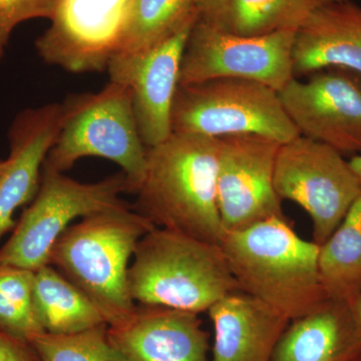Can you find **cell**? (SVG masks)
Wrapping results in <instances>:
<instances>
[{
  "instance_id": "5",
  "label": "cell",
  "mask_w": 361,
  "mask_h": 361,
  "mask_svg": "<svg viewBox=\"0 0 361 361\" xmlns=\"http://www.w3.org/2000/svg\"><path fill=\"white\" fill-rule=\"evenodd\" d=\"M133 109L132 90L110 82L96 94L71 96L63 103V122L42 169L63 173L85 157H99L122 168L137 191L147 167Z\"/></svg>"
},
{
  "instance_id": "3",
  "label": "cell",
  "mask_w": 361,
  "mask_h": 361,
  "mask_svg": "<svg viewBox=\"0 0 361 361\" xmlns=\"http://www.w3.org/2000/svg\"><path fill=\"white\" fill-rule=\"evenodd\" d=\"M155 227L128 203L92 214L61 235L49 264L85 294L108 326H116L137 307L128 282L130 260L137 242Z\"/></svg>"
},
{
  "instance_id": "23",
  "label": "cell",
  "mask_w": 361,
  "mask_h": 361,
  "mask_svg": "<svg viewBox=\"0 0 361 361\" xmlns=\"http://www.w3.org/2000/svg\"><path fill=\"white\" fill-rule=\"evenodd\" d=\"M35 271L0 264V330L27 342L44 334L33 301Z\"/></svg>"
},
{
  "instance_id": "12",
  "label": "cell",
  "mask_w": 361,
  "mask_h": 361,
  "mask_svg": "<svg viewBox=\"0 0 361 361\" xmlns=\"http://www.w3.org/2000/svg\"><path fill=\"white\" fill-rule=\"evenodd\" d=\"M130 0H59L51 25L35 42L47 65L68 73L108 70L118 52Z\"/></svg>"
},
{
  "instance_id": "24",
  "label": "cell",
  "mask_w": 361,
  "mask_h": 361,
  "mask_svg": "<svg viewBox=\"0 0 361 361\" xmlns=\"http://www.w3.org/2000/svg\"><path fill=\"white\" fill-rule=\"evenodd\" d=\"M30 343L40 361H126L111 343L106 323L75 334L44 332Z\"/></svg>"
},
{
  "instance_id": "2",
  "label": "cell",
  "mask_w": 361,
  "mask_h": 361,
  "mask_svg": "<svg viewBox=\"0 0 361 361\" xmlns=\"http://www.w3.org/2000/svg\"><path fill=\"white\" fill-rule=\"evenodd\" d=\"M221 247L239 290L288 319L329 298L318 266L320 245L301 238L286 218L226 232Z\"/></svg>"
},
{
  "instance_id": "29",
  "label": "cell",
  "mask_w": 361,
  "mask_h": 361,
  "mask_svg": "<svg viewBox=\"0 0 361 361\" xmlns=\"http://www.w3.org/2000/svg\"><path fill=\"white\" fill-rule=\"evenodd\" d=\"M4 165H6V160L0 161V171L2 170V168L4 167Z\"/></svg>"
},
{
  "instance_id": "30",
  "label": "cell",
  "mask_w": 361,
  "mask_h": 361,
  "mask_svg": "<svg viewBox=\"0 0 361 361\" xmlns=\"http://www.w3.org/2000/svg\"><path fill=\"white\" fill-rule=\"evenodd\" d=\"M355 361H361V349L360 353H358L357 357L355 358Z\"/></svg>"
},
{
  "instance_id": "10",
  "label": "cell",
  "mask_w": 361,
  "mask_h": 361,
  "mask_svg": "<svg viewBox=\"0 0 361 361\" xmlns=\"http://www.w3.org/2000/svg\"><path fill=\"white\" fill-rule=\"evenodd\" d=\"M280 146L281 142L257 134L220 137L217 201L225 233L286 218L274 187Z\"/></svg>"
},
{
  "instance_id": "9",
  "label": "cell",
  "mask_w": 361,
  "mask_h": 361,
  "mask_svg": "<svg viewBox=\"0 0 361 361\" xmlns=\"http://www.w3.org/2000/svg\"><path fill=\"white\" fill-rule=\"evenodd\" d=\"M295 32L245 37L221 30L197 16L183 54L180 85L243 78L279 92L295 78L292 61Z\"/></svg>"
},
{
  "instance_id": "16",
  "label": "cell",
  "mask_w": 361,
  "mask_h": 361,
  "mask_svg": "<svg viewBox=\"0 0 361 361\" xmlns=\"http://www.w3.org/2000/svg\"><path fill=\"white\" fill-rule=\"evenodd\" d=\"M214 329L212 361H272L291 320L242 291L208 310Z\"/></svg>"
},
{
  "instance_id": "13",
  "label": "cell",
  "mask_w": 361,
  "mask_h": 361,
  "mask_svg": "<svg viewBox=\"0 0 361 361\" xmlns=\"http://www.w3.org/2000/svg\"><path fill=\"white\" fill-rule=\"evenodd\" d=\"M196 20L153 49L139 54H116L109 63L110 82L132 90L135 123L147 149L172 134V108L180 84V63Z\"/></svg>"
},
{
  "instance_id": "1",
  "label": "cell",
  "mask_w": 361,
  "mask_h": 361,
  "mask_svg": "<svg viewBox=\"0 0 361 361\" xmlns=\"http://www.w3.org/2000/svg\"><path fill=\"white\" fill-rule=\"evenodd\" d=\"M219 139L172 133L147 149L133 208L156 227L219 244L225 231L217 201Z\"/></svg>"
},
{
  "instance_id": "17",
  "label": "cell",
  "mask_w": 361,
  "mask_h": 361,
  "mask_svg": "<svg viewBox=\"0 0 361 361\" xmlns=\"http://www.w3.org/2000/svg\"><path fill=\"white\" fill-rule=\"evenodd\" d=\"M292 61L295 78L336 68L361 75V7L337 2L311 13L296 30Z\"/></svg>"
},
{
  "instance_id": "8",
  "label": "cell",
  "mask_w": 361,
  "mask_h": 361,
  "mask_svg": "<svg viewBox=\"0 0 361 361\" xmlns=\"http://www.w3.org/2000/svg\"><path fill=\"white\" fill-rule=\"evenodd\" d=\"M274 187L282 202H294L310 215L312 241L318 245L334 234L361 195V183L349 161L303 135L280 146Z\"/></svg>"
},
{
  "instance_id": "15",
  "label": "cell",
  "mask_w": 361,
  "mask_h": 361,
  "mask_svg": "<svg viewBox=\"0 0 361 361\" xmlns=\"http://www.w3.org/2000/svg\"><path fill=\"white\" fill-rule=\"evenodd\" d=\"M109 336L126 361H209V334L197 313L137 304Z\"/></svg>"
},
{
  "instance_id": "20",
  "label": "cell",
  "mask_w": 361,
  "mask_h": 361,
  "mask_svg": "<svg viewBox=\"0 0 361 361\" xmlns=\"http://www.w3.org/2000/svg\"><path fill=\"white\" fill-rule=\"evenodd\" d=\"M33 301L47 334H75L106 323L85 294L51 264L35 271Z\"/></svg>"
},
{
  "instance_id": "25",
  "label": "cell",
  "mask_w": 361,
  "mask_h": 361,
  "mask_svg": "<svg viewBox=\"0 0 361 361\" xmlns=\"http://www.w3.org/2000/svg\"><path fill=\"white\" fill-rule=\"evenodd\" d=\"M59 0H0V61L14 28L33 18L51 20Z\"/></svg>"
},
{
  "instance_id": "22",
  "label": "cell",
  "mask_w": 361,
  "mask_h": 361,
  "mask_svg": "<svg viewBox=\"0 0 361 361\" xmlns=\"http://www.w3.org/2000/svg\"><path fill=\"white\" fill-rule=\"evenodd\" d=\"M197 16L194 0H130L116 54L153 49Z\"/></svg>"
},
{
  "instance_id": "21",
  "label": "cell",
  "mask_w": 361,
  "mask_h": 361,
  "mask_svg": "<svg viewBox=\"0 0 361 361\" xmlns=\"http://www.w3.org/2000/svg\"><path fill=\"white\" fill-rule=\"evenodd\" d=\"M318 266L327 297L355 305L361 296V195L320 245Z\"/></svg>"
},
{
  "instance_id": "6",
  "label": "cell",
  "mask_w": 361,
  "mask_h": 361,
  "mask_svg": "<svg viewBox=\"0 0 361 361\" xmlns=\"http://www.w3.org/2000/svg\"><path fill=\"white\" fill-rule=\"evenodd\" d=\"M172 133L216 139L257 134L281 144L300 135L277 90L233 78L179 84L173 103Z\"/></svg>"
},
{
  "instance_id": "4",
  "label": "cell",
  "mask_w": 361,
  "mask_h": 361,
  "mask_svg": "<svg viewBox=\"0 0 361 361\" xmlns=\"http://www.w3.org/2000/svg\"><path fill=\"white\" fill-rule=\"evenodd\" d=\"M128 282L135 304L197 313L240 291L219 244L155 227L135 246Z\"/></svg>"
},
{
  "instance_id": "27",
  "label": "cell",
  "mask_w": 361,
  "mask_h": 361,
  "mask_svg": "<svg viewBox=\"0 0 361 361\" xmlns=\"http://www.w3.org/2000/svg\"><path fill=\"white\" fill-rule=\"evenodd\" d=\"M349 164H350V167L353 168V172L355 173L356 177L358 178L361 183V154L353 156L349 160Z\"/></svg>"
},
{
  "instance_id": "31",
  "label": "cell",
  "mask_w": 361,
  "mask_h": 361,
  "mask_svg": "<svg viewBox=\"0 0 361 361\" xmlns=\"http://www.w3.org/2000/svg\"><path fill=\"white\" fill-rule=\"evenodd\" d=\"M195 4H196V6H198V4H200V2L203 1V0H194Z\"/></svg>"
},
{
  "instance_id": "19",
  "label": "cell",
  "mask_w": 361,
  "mask_h": 361,
  "mask_svg": "<svg viewBox=\"0 0 361 361\" xmlns=\"http://www.w3.org/2000/svg\"><path fill=\"white\" fill-rule=\"evenodd\" d=\"M353 0H203L198 18L224 32L245 37L297 30L311 13Z\"/></svg>"
},
{
  "instance_id": "26",
  "label": "cell",
  "mask_w": 361,
  "mask_h": 361,
  "mask_svg": "<svg viewBox=\"0 0 361 361\" xmlns=\"http://www.w3.org/2000/svg\"><path fill=\"white\" fill-rule=\"evenodd\" d=\"M0 361H40L30 342L21 341L0 330Z\"/></svg>"
},
{
  "instance_id": "14",
  "label": "cell",
  "mask_w": 361,
  "mask_h": 361,
  "mask_svg": "<svg viewBox=\"0 0 361 361\" xmlns=\"http://www.w3.org/2000/svg\"><path fill=\"white\" fill-rule=\"evenodd\" d=\"M63 122V104L20 111L8 130L11 154L0 171V239L13 230V215L37 196L45 158Z\"/></svg>"
},
{
  "instance_id": "11",
  "label": "cell",
  "mask_w": 361,
  "mask_h": 361,
  "mask_svg": "<svg viewBox=\"0 0 361 361\" xmlns=\"http://www.w3.org/2000/svg\"><path fill=\"white\" fill-rule=\"evenodd\" d=\"M294 78L279 92L299 134L345 154H361V75L326 68Z\"/></svg>"
},
{
  "instance_id": "28",
  "label": "cell",
  "mask_w": 361,
  "mask_h": 361,
  "mask_svg": "<svg viewBox=\"0 0 361 361\" xmlns=\"http://www.w3.org/2000/svg\"><path fill=\"white\" fill-rule=\"evenodd\" d=\"M353 314H355L356 324L361 336V296L353 306Z\"/></svg>"
},
{
  "instance_id": "18",
  "label": "cell",
  "mask_w": 361,
  "mask_h": 361,
  "mask_svg": "<svg viewBox=\"0 0 361 361\" xmlns=\"http://www.w3.org/2000/svg\"><path fill=\"white\" fill-rule=\"evenodd\" d=\"M360 349L353 306L326 298L307 314L291 320L272 361H355Z\"/></svg>"
},
{
  "instance_id": "7",
  "label": "cell",
  "mask_w": 361,
  "mask_h": 361,
  "mask_svg": "<svg viewBox=\"0 0 361 361\" xmlns=\"http://www.w3.org/2000/svg\"><path fill=\"white\" fill-rule=\"evenodd\" d=\"M130 192L123 171L97 183H80L42 169L37 196L0 249V264L37 271L49 264L54 244L77 218L125 205Z\"/></svg>"
}]
</instances>
